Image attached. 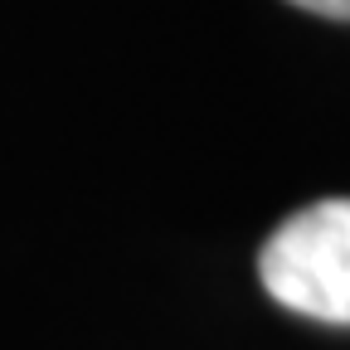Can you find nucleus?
Listing matches in <instances>:
<instances>
[{
    "mask_svg": "<svg viewBox=\"0 0 350 350\" xmlns=\"http://www.w3.org/2000/svg\"><path fill=\"white\" fill-rule=\"evenodd\" d=\"M287 5H301V10L326 15V20H350V0H287Z\"/></svg>",
    "mask_w": 350,
    "mask_h": 350,
    "instance_id": "nucleus-2",
    "label": "nucleus"
},
{
    "mask_svg": "<svg viewBox=\"0 0 350 350\" xmlns=\"http://www.w3.org/2000/svg\"><path fill=\"white\" fill-rule=\"evenodd\" d=\"M258 278L287 312L350 326V200H321L292 214L262 243Z\"/></svg>",
    "mask_w": 350,
    "mask_h": 350,
    "instance_id": "nucleus-1",
    "label": "nucleus"
}]
</instances>
